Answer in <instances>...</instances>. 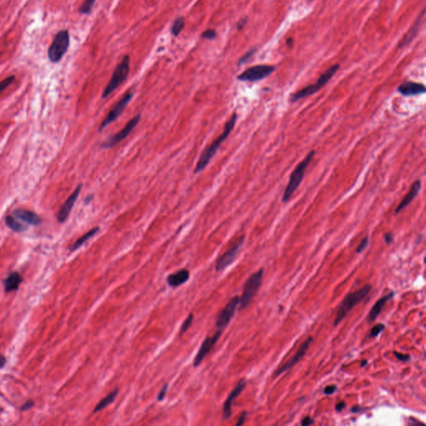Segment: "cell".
Returning <instances> with one entry per match:
<instances>
[{
	"mask_svg": "<svg viewBox=\"0 0 426 426\" xmlns=\"http://www.w3.org/2000/svg\"><path fill=\"white\" fill-rule=\"evenodd\" d=\"M82 186V184H79V186H77L76 189L74 190V192L68 197L64 204L60 207V211L58 212V216H57L58 221L60 223H63L65 221L68 219V216L70 214L71 211L74 207V204L76 203L77 199L79 198V194L81 192Z\"/></svg>",
	"mask_w": 426,
	"mask_h": 426,
	"instance_id": "cell-15",
	"label": "cell"
},
{
	"mask_svg": "<svg viewBox=\"0 0 426 426\" xmlns=\"http://www.w3.org/2000/svg\"><path fill=\"white\" fill-rule=\"evenodd\" d=\"M244 241H245V237L244 236L241 237L237 241V243L218 259V263L216 264L217 271H223L234 262L235 259L237 258V255L239 254V252H240Z\"/></svg>",
	"mask_w": 426,
	"mask_h": 426,
	"instance_id": "cell-13",
	"label": "cell"
},
{
	"mask_svg": "<svg viewBox=\"0 0 426 426\" xmlns=\"http://www.w3.org/2000/svg\"><path fill=\"white\" fill-rule=\"evenodd\" d=\"M140 119H141V114H138V115L133 117V119H130L122 129L120 130L119 133H116L115 135L112 136L111 138L107 139V141L105 142L104 143L102 144V147L103 148H110V147H114L117 144H119L122 140H124L127 136L132 133L134 127L139 124Z\"/></svg>",
	"mask_w": 426,
	"mask_h": 426,
	"instance_id": "cell-11",
	"label": "cell"
},
{
	"mask_svg": "<svg viewBox=\"0 0 426 426\" xmlns=\"http://www.w3.org/2000/svg\"><path fill=\"white\" fill-rule=\"evenodd\" d=\"M312 342H313V338H312V337H309V338L306 339L305 342H303V343L300 345L299 349L297 350V352L295 353L293 357L290 359L287 362H285V364L282 365V366L279 367V368L275 371L274 376H275V377H277V376H279V375H283L284 373L286 372L288 370H291V368H292L295 365H297V363H298V362H299L305 356V354H306V351H307L308 349L310 347V344L312 343Z\"/></svg>",
	"mask_w": 426,
	"mask_h": 426,
	"instance_id": "cell-12",
	"label": "cell"
},
{
	"mask_svg": "<svg viewBox=\"0 0 426 426\" xmlns=\"http://www.w3.org/2000/svg\"><path fill=\"white\" fill-rule=\"evenodd\" d=\"M245 23H246V20H240V22H239L238 24H237V28L240 30V29H242V28L245 26Z\"/></svg>",
	"mask_w": 426,
	"mask_h": 426,
	"instance_id": "cell-44",
	"label": "cell"
},
{
	"mask_svg": "<svg viewBox=\"0 0 426 426\" xmlns=\"http://www.w3.org/2000/svg\"><path fill=\"white\" fill-rule=\"evenodd\" d=\"M365 365H367L366 361H364V362H362V367H364Z\"/></svg>",
	"mask_w": 426,
	"mask_h": 426,
	"instance_id": "cell-46",
	"label": "cell"
},
{
	"mask_svg": "<svg viewBox=\"0 0 426 426\" xmlns=\"http://www.w3.org/2000/svg\"><path fill=\"white\" fill-rule=\"evenodd\" d=\"M133 92H128V93L125 94L124 96L122 98L121 100L113 107V109L109 113H107V115L105 118L104 120L102 122V123H101L100 127H99V131L100 132H102L105 127H107L108 125H110L116 119H119V117L124 111L127 104L129 103L130 101L133 99Z\"/></svg>",
	"mask_w": 426,
	"mask_h": 426,
	"instance_id": "cell-10",
	"label": "cell"
},
{
	"mask_svg": "<svg viewBox=\"0 0 426 426\" xmlns=\"http://www.w3.org/2000/svg\"><path fill=\"white\" fill-rule=\"evenodd\" d=\"M167 389H168V385H167V384L165 385L162 388L160 392H159V394H158V401H163L165 396H166V394H167Z\"/></svg>",
	"mask_w": 426,
	"mask_h": 426,
	"instance_id": "cell-36",
	"label": "cell"
},
{
	"mask_svg": "<svg viewBox=\"0 0 426 426\" xmlns=\"http://www.w3.org/2000/svg\"><path fill=\"white\" fill-rule=\"evenodd\" d=\"M256 50H257V49L254 48V49H251L250 51L247 52V53H246L243 58H241L240 61H239V64H242L243 62H245V61H247V60H248L249 59H250V58L255 54Z\"/></svg>",
	"mask_w": 426,
	"mask_h": 426,
	"instance_id": "cell-35",
	"label": "cell"
},
{
	"mask_svg": "<svg viewBox=\"0 0 426 426\" xmlns=\"http://www.w3.org/2000/svg\"><path fill=\"white\" fill-rule=\"evenodd\" d=\"M239 302H240V297L236 296L230 300V302L226 304V306L221 310L216 320V327L218 328V330L223 331L224 329H226L230 322L232 321V317L234 316L236 310L239 305Z\"/></svg>",
	"mask_w": 426,
	"mask_h": 426,
	"instance_id": "cell-9",
	"label": "cell"
},
{
	"mask_svg": "<svg viewBox=\"0 0 426 426\" xmlns=\"http://www.w3.org/2000/svg\"><path fill=\"white\" fill-rule=\"evenodd\" d=\"M184 26H185V19L183 17H179L178 19H176L174 23L172 24V29H171L172 34L174 36H178L179 34L183 31Z\"/></svg>",
	"mask_w": 426,
	"mask_h": 426,
	"instance_id": "cell-27",
	"label": "cell"
},
{
	"mask_svg": "<svg viewBox=\"0 0 426 426\" xmlns=\"http://www.w3.org/2000/svg\"><path fill=\"white\" fill-rule=\"evenodd\" d=\"M70 42L69 34L67 30L59 32L52 42L48 50V60L56 63L62 60V57L68 51Z\"/></svg>",
	"mask_w": 426,
	"mask_h": 426,
	"instance_id": "cell-7",
	"label": "cell"
},
{
	"mask_svg": "<svg viewBox=\"0 0 426 426\" xmlns=\"http://www.w3.org/2000/svg\"><path fill=\"white\" fill-rule=\"evenodd\" d=\"M99 229H100L99 226H96L94 228L91 229L89 232L85 233L83 236L76 241V243H74V245L71 246L70 251L73 252V251H77L78 249L80 248L84 243H87L88 240H90L92 237H94L99 232Z\"/></svg>",
	"mask_w": 426,
	"mask_h": 426,
	"instance_id": "cell-25",
	"label": "cell"
},
{
	"mask_svg": "<svg viewBox=\"0 0 426 426\" xmlns=\"http://www.w3.org/2000/svg\"><path fill=\"white\" fill-rule=\"evenodd\" d=\"M190 277V272L186 269H181L175 273L168 276L167 278V284L171 287H178L186 283Z\"/></svg>",
	"mask_w": 426,
	"mask_h": 426,
	"instance_id": "cell-19",
	"label": "cell"
},
{
	"mask_svg": "<svg viewBox=\"0 0 426 426\" xmlns=\"http://www.w3.org/2000/svg\"><path fill=\"white\" fill-rule=\"evenodd\" d=\"M345 401H341V402H339V403L336 404V411H342L343 409H345Z\"/></svg>",
	"mask_w": 426,
	"mask_h": 426,
	"instance_id": "cell-41",
	"label": "cell"
},
{
	"mask_svg": "<svg viewBox=\"0 0 426 426\" xmlns=\"http://www.w3.org/2000/svg\"><path fill=\"white\" fill-rule=\"evenodd\" d=\"M216 37H217V32L215 31L214 29H207L202 34V38L206 40H214Z\"/></svg>",
	"mask_w": 426,
	"mask_h": 426,
	"instance_id": "cell-32",
	"label": "cell"
},
{
	"mask_svg": "<svg viewBox=\"0 0 426 426\" xmlns=\"http://www.w3.org/2000/svg\"><path fill=\"white\" fill-rule=\"evenodd\" d=\"M368 245H369V237H365L362 241V243H360V245L357 246L356 253H362V251H364L366 249Z\"/></svg>",
	"mask_w": 426,
	"mask_h": 426,
	"instance_id": "cell-33",
	"label": "cell"
},
{
	"mask_svg": "<svg viewBox=\"0 0 426 426\" xmlns=\"http://www.w3.org/2000/svg\"><path fill=\"white\" fill-rule=\"evenodd\" d=\"M246 415H247V413L243 412V415L241 416L240 419H239V421L237 423V426H242L244 422H245V418H246Z\"/></svg>",
	"mask_w": 426,
	"mask_h": 426,
	"instance_id": "cell-42",
	"label": "cell"
},
{
	"mask_svg": "<svg viewBox=\"0 0 426 426\" xmlns=\"http://www.w3.org/2000/svg\"><path fill=\"white\" fill-rule=\"evenodd\" d=\"M275 69V67L271 65H256L245 69L237 76V79L244 82H257L270 76Z\"/></svg>",
	"mask_w": 426,
	"mask_h": 426,
	"instance_id": "cell-8",
	"label": "cell"
},
{
	"mask_svg": "<svg viewBox=\"0 0 426 426\" xmlns=\"http://www.w3.org/2000/svg\"><path fill=\"white\" fill-rule=\"evenodd\" d=\"M370 290H371V285H365L362 289H359L357 291L348 294L339 305L336 318L334 320V325L337 326L340 323H342V321L345 318V316L350 313V310H352L356 305H358L359 303H361L369 295Z\"/></svg>",
	"mask_w": 426,
	"mask_h": 426,
	"instance_id": "cell-2",
	"label": "cell"
},
{
	"mask_svg": "<svg viewBox=\"0 0 426 426\" xmlns=\"http://www.w3.org/2000/svg\"><path fill=\"white\" fill-rule=\"evenodd\" d=\"M14 79H15V77L12 75V76L8 77L5 79H3L2 82H0V93H3L6 88L10 86L14 82Z\"/></svg>",
	"mask_w": 426,
	"mask_h": 426,
	"instance_id": "cell-31",
	"label": "cell"
},
{
	"mask_svg": "<svg viewBox=\"0 0 426 426\" xmlns=\"http://www.w3.org/2000/svg\"><path fill=\"white\" fill-rule=\"evenodd\" d=\"M237 113H233L231 119L226 122L223 133H221L220 135L218 136V138L212 142V144L209 145L208 147H206V149L204 150L203 153L201 154L200 158L198 159L196 167H195V173H198V172L203 171L205 167L208 165L209 162L214 157L222 143L227 139L230 133H232V131L236 125V122H237Z\"/></svg>",
	"mask_w": 426,
	"mask_h": 426,
	"instance_id": "cell-1",
	"label": "cell"
},
{
	"mask_svg": "<svg viewBox=\"0 0 426 426\" xmlns=\"http://www.w3.org/2000/svg\"><path fill=\"white\" fill-rule=\"evenodd\" d=\"M424 15H425V9H424L422 13L420 14V16L418 17L417 20L415 21L414 25L412 26V28H410L409 31H408V33L406 34V36H405V38L402 40L401 43L399 44V48L406 47V46L408 45L409 42H411V41L415 39V36L417 35L419 29L421 28V23H422V21H423Z\"/></svg>",
	"mask_w": 426,
	"mask_h": 426,
	"instance_id": "cell-21",
	"label": "cell"
},
{
	"mask_svg": "<svg viewBox=\"0 0 426 426\" xmlns=\"http://www.w3.org/2000/svg\"><path fill=\"white\" fill-rule=\"evenodd\" d=\"M5 223L9 229H11L12 231H14L15 232H24L28 228L27 226L23 225L22 223H19L15 218H13L11 216L6 217Z\"/></svg>",
	"mask_w": 426,
	"mask_h": 426,
	"instance_id": "cell-26",
	"label": "cell"
},
{
	"mask_svg": "<svg viewBox=\"0 0 426 426\" xmlns=\"http://www.w3.org/2000/svg\"><path fill=\"white\" fill-rule=\"evenodd\" d=\"M315 154H316L315 151L313 150L310 151V153L305 156V158L297 165L296 168L291 172L290 180H289L288 185L285 187L284 193H283V203H287L288 201H290L291 197L293 196L297 188L299 187L300 184L302 183L304 176H305V170L307 168L311 160L313 159Z\"/></svg>",
	"mask_w": 426,
	"mask_h": 426,
	"instance_id": "cell-3",
	"label": "cell"
},
{
	"mask_svg": "<svg viewBox=\"0 0 426 426\" xmlns=\"http://www.w3.org/2000/svg\"><path fill=\"white\" fill-rule=\"evenodd\" d=\"M96 3V0H86L84 3H82L80 9H79V13L81 14H89L93 9L94 3Z\"/></svg>",
	"mask_w": 426,
	"mask_h": 426,
	"instance_id": "cell-28",
	"label": "cell"
},
{
	"mask_svg": "<svg viewBox=\"0 0 426 426\" xmlns=\"http://www.w3.org/2000/svg\"><path fill=\"white\" fill-rule=\"evenodd\" d=\"M312 424H314L313 419L310 416H306L302 420L301 425L303 426H308L312 425Z\"/></svg>",
	"mask_w": 426,
	"mask_h": 426,
	"instance_id": "cell-39",
	"label": "cell"
},
{
	"mask_svg": "<svg viewBox=\"0 0 426 426\" xmlns=\"http://www.w3.org/2000/svg\"><path fill=\"white\" fill-rule=\"evenodd\" d=\"M245 385H246V382L243 379L238 382V384L236 385L232 392L229 394L228 397L226 398L225 403L223 405V420H227L232 416V403L242 394L243 389H245Z\"/></svg>",
	"mask_w": 426,
	"mask_h": 426,
	"instance_id": "cell-16",
	"label": "cell"
},
{
	"mask_svg": "<svg viewBox=\"0 0 426 426\" xmlns=\"http://www.w3.org/2000/svg\"><path fill=\"white\" fill-rule=\"evenodd\" d=\"M421 189V182L420 180H417L412 184V186H410L409 192L405 196L403 200L401 201L398 206L395 209V214H398L402 210L406 208L415 199V197L417 196Z\"/></svg>",
	"mask_w": 426,
	"mask_h": 426,
	"instance_id": "cell-18",
	"label": "cell"
},
{
	"mask_svg": "<svg viewBox=\"0 0 426 426\" xmlns=\"http://www.w3.org/2000/svg\"><path fill=\"white\" fill-rule=\"evenodd\" d=\"M426 87L419 82H407L401 84L398 88L399 93L403 96H416L426 93Z\"/></svg>",
	"mask_w": 426,
	"mask_h": 426,
	"instance_id": "cell-17",
	"label": "cell"
},
{
	"mask_svg": "<svg viewBox=\"0 0 426 426\" xmlns=\"http://www.w3.org/2000/svg\"><path fill=\"white\" fill-rule=\"evenodd\" d=\"M385 325L384 324H378L375 325L374 327L370 330V338H375V337H377V336L380 335V334L385 330Z\"/></svg>",
	"mask_w": 426,
	"mask_h": 426,
	"instance_id": "cell-30",
	"label": "cell"
},
{
	"mask_svg": "<svg viewBox=\"0 0 426 426\" xmlns=\"http://www.w3.org/2000/svg\"><path fill=\"white\" fill-rule=\"evenodd\" d=\"M339 68H340V65H332L330 68H328L327 70L325 72L324 74H322L320 76L316 83L309 85L307 87L297 91V93L291 94V97H290V102H297L300 99H305L306 97L310 96V95L317 93L330 81V79H332V77L336 74Z\"/></svg>",
	"mask_w": 426,
	"mask_h": 426,
	"instance_id": "cell-4",
	"label": "cell"
},
{
	"mask_svg": "<svg viewBox=\"0 0 426 426\" xmlns=\"http://www.w3.org/2000/svg\"><path fill=\"white\" fill-rule=\"evenodd\" d=\"M130 58L126 55L123 57L122 62L117 66L115 70L113 72L110 81L107 83L106 88L102 92V99H107V97L116 90L120 85L122 84L127 79L129 74Z\"/></svg>",
	"mask_w": 426,
	"mask_h": 426,
	"instance_id": "cell-5",
	"label": "cell"
},
{
	"mask_svg": "<svg viewBox=\"0 0 426 426\" xmlns=\"http://www.w3.org/2000/svg\"><path fill=\"white\" fill-rule=\"evenodd\" d=\"M263 269H260L258 271H256L247 279L246 283H245L243 295H242L240 302H239L240 310L247 307V305L251 303V301L256 296V294L257 293V291H259L260 287L263 283Z\"/></svg>",
	"mask_w": 426,
	"mask_h": 426,
	"instance_id": "cell-6",
	"label": "cell"
},
{
	"mask_svg": "<svg viewBox=\"0 0 426 426\" xmlns=\"http://www.w3.org/2000/svg\"><path fill=\"white\" fill-rule=\"evenodd\" d=\"M192 322H193V315L189 314V316L186 317V319L185 320L183 324L182 325V327L180 329V335L185 333L186 330L189 329L190 326L192 325Z\"/></svg>",
	"mask_w": 426,
	"mask_h": 426,
	"instance_id": "cell-29",
	"label": "cell"
},
{
	"mask_svg": "<svg viewBox=\"0 0 426 426\" xmlns=\"http://www.w3.org/2000/svg\"><path fill=\"white\" fill-rule=\"evenodd\" d=\"M394 355H395V357L398 359L399 361H401V362H409V360H410V356L406 355V354H403V353H399L397 352V351H394Z\"/></svg>",
	"mask_w": 426,
	"mask_h": 426,
	"instance_id": "cell-34",
	"label": "cell"
},
{
	"mask_svg": "<svg viewBox=\"0 0 426 426\" xmlns=\"http://www.w3.org/2000/svg\"><path fill=\"white\" fill-rule=\"evenodd\" d=\"M351 410H352L353 412H358L359 410H360V408H359V407H356V408H353Z\"/></svg>",
	"mask_w": 426,
	"mask_h": 426,
	"instance_id": "cell-45",
	"label": "cell"
},
{
	"mask_svg": "<svg viewBox=\"0 0 426 426\" xmlns=\"http://www.w3.org/2000/svg\"><path fill=\"white\" fill-rule=\"evenodd\" d=\"M22 282H23V278L19 272L17 271L12 272L9 277L3 281L4 291L6 293H9L11 291H16L20 287Z\"/></svg>",
	"mask_w": 426,
	"mask_h": 426,
	"instance_id": "cell-23",
	"label": "cell"
},
{
	"mask_svg": "<svg viewBox=\"0 0 426 426\" xmlns=\"http://www.w3.org/2000/svg\"><path fill=\"white\" fill-rule=\"evenodd\" d=\"M393 238H394V237H393V234L392 233H390V232L385 235V243H387V244H390V243H392Z\"/></svg>",
	"mask_w": 426,
	"mask_h": 426,
	"instance_id": "cell-40",
	"label": "cell"
},
{
	"mask_svg": "<svg viewBox=\"0 0 426 426\" xmlns=\"http://www.w3.org/2000/svg\"><path fill=\"white\" fill-rule=\"evenodd\" d=\"M393 296H394V293L391 292V293L388 294V295L385 296V297H381V299H379L378 301L376 302L375 305H373V307L371 308V310H370V313L368 315V317H367L368 322H374L375 320L377 319V317L380 316V314L381 313V311L383 310V308H384L385 303H386V302H388V301H389Z\"/></svg>",
	"mask_w": 426,
	"mask_h": 426,
	"instance_id": "cell-22",
	"label": "cell"
},
{
	"mask_svg": "<svg viewBox=\"0 0 426 426\" xmlns=\"http://www.w3.org/2000/svg\"><path fill=\"white\" fill-rule=\"evenodd\" d=\"M119 389H115V390H113V392L109 393L105 398L102 399V401H100L94 409H93V413L99 412L102 409H105L106 407L108 406L111 404H113L115 401V400H116L117 396L119 395Z\"/></svg>",
	"mask_w": 426,
	"mask_h": 426,
	"instance_id": "cell-24",
	"label": "cell"
},
{
	"mask_svg": "<svg viewBox=\"0 0 426 426\" xmlns=\"http://www.w3.org/2000/svg\"><path fill=\"white\" fill-rule=\"evenodd\" d=\"M14 215L15 218H19L20 220L23 221L30 225L38 226L41 223V218H40V216L36 214L35 212L28 210L17 209L14 211Z\"/></svg>",
	"mask_w": 426,
	"mask_h": 426,
	"instance_id": "cell-20",
	"label": "cell"
},
{
	"mask_svg": "<svg viewBox=\"0 0 426 426\" xmlns=\"http://www.w3.org/2000/svg\"><path fill=\"white\" fill-rule=\"evenodd\" d=\"M6 363H7V360H6L5 357L0 354V369L3 368Z\"/></svg>",
	"mask_w": 426,
	"mask_h": 426,
	"instance_id": "cell-43",
	"label": "cell"
},
{
	"mask_svg": "<svg viewBox=\"0 0 426 426\" xmlns=\"http://www.w3.org/2000/svg\"><path fill=\"white\" fill-rule=\"evenodd\" d=\"M34 406V401H28L25 404H23V406L20 408L21 411H27L28 409H32Z\"/></svg>",
	"mask_w": 426,
	"mask_h": 426,
	"instance_id": "cell-37",
	"label": "cell"
},
{
	"mask_svg": "<svg viewBox=\"0 0 426 426\" xmlns=\"http://www.w3.org/2000/svg\"><path fill=\"white\" fill-rule=\"evenodd\" d=\"M337 390V387L336 385H329L325 387L324 389V393L325 395H332Z\"/></svg>",
	"mask_w": 426,
	"mask_h": 426,
	"instance_id": "cell-38",
	"label": "cell"
},
{
	"mask_svg": "<svg viewBox=\"0 0 426 426\" xmlns=\"http://www.w3.org/2000/svg\"><path fill=\"white\" fill-rule=\"evenodd\" d=\"M221 336H222V330H218L214 336H212V337H206L204 340V342L202 343L200 349L198 350L197 356L195 357L194 362H193L194 367H198L203 362L205 357L208 355V353L212 350V348L218 342V339L220 338Z\"/></svg>",
	"mask_w": 426,
	"mask_h": 426,
	"instance_id": "cell-14",
	"label": "cell"
}]
</instances>
